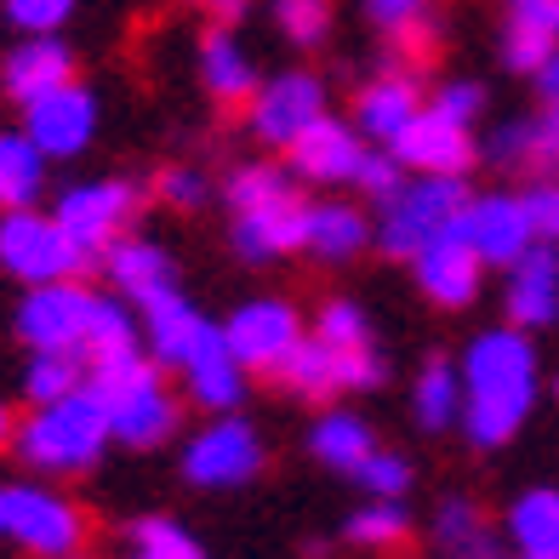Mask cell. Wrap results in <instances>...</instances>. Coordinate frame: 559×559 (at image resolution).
Returning a JSON list of instances; mask_svg holds the SVG:
<instances>
[{
  "label": "cell",
  "instance_id": "1",
  "mask_svg": "<svg viewBox=\"0 0 559 559\" xmlns=\"http://www.w3.org/2000/svg\"><path fill=\"white\" fill-rule=\"evenodd\" d=\"M537 405V348L520 325L479 332L463 354V428L468 445L497 451L525 428Z\"/></svg>",
  "mask_w": 559,
  "mask_h": 559
},
{
  "label": "cell",
  "instance_id": "2",
  "mask_svg": "<svg viewBox=\"0 0 559 559\" xmlns=\"http://www.w3.org/2000/svg\"><path fill=\"white\" fill-rule=\"evenodd\" d=\"M109 417H104V405H97L92 389H74L52 405H35V417L29 423H17V456L29 463L35 474H86L104 463V451H109Z\"/></svg>",
  "mask_w": 559,
  "mask_h": 559
},
{
  "label": "cell",
  "instance_id": "3",
  "mask_svg": "<svg viewBox=\"0 0 559 559\" xmlns=\"http://www.w3.org/2000/svg\"><path fill=\"white\" fill-rule=\"evenodd\" d=\"M86 389L97 394V405H104L109 417V435L120 445H160L171 440L177 428V400L166 389V377L143 360V354H126V360H109V366H92L86 371Z\"/></svg>",
  "mask_w": 559,
  "mask_h": 559
},
{
  "label": "cell",
  "instance_id": "4",
  "mask_svg": "<svg viewBox=\"0 0 559 559\" xmlns=\"http://www.w3.org/2000/svg\"><path fill=\"white\" fill-rule=\"evenodd\" d=\"M463 212H468L463 177H412V183H400V194L383 206L377 246L394 251V258H417L435 235H445L451 223H463Z\"/></svg>",
  "mask_w": 559,
  "mask_h": 559
},
{
  "label": "cell",
  "instance_id": "5",
  "mask_svg": "<svg viewBox=\"0 0 559 559\" xmlns=\"http://www.w3.org/2000/svg\"><path fill=\"white\" fill-rule=\"evenodd\" d=\"M92 258L63 235L58 217H46L35 206L23 212H0V269L23 286H58V280H74Z\"/></svg>",
  "mask_w": 559,
  "mask_h": 559
},
{
  "label": "cell",
  "instance_id": "6",
  "mask_svg": "<svg viewBox=\"0 0 559 559\" xmlns=\"http://www.w3.org/2000/svg\"><path fill=\"white\" fill-rule=\"evenodd\" d=\"M0 537H12L40 559H69L86 537V520L69 497L46 486H7L0 491Z\"/></svg>",
  "mask_w": 559,
  "mask_h": 559
},
{
  "label": "cell",
  "instance_id": "7",
  "mask_svg": "<svg viewBox=\"0 0 559 559\" xmlns=\"http://www.w3.org/2000/svg\"><path fill=\"white\" fill-rule=\"evenodd\" d=\"M258 468H263V440H258V428L240 423L235 412H217V423H206L183 445V474L200 491H235Z\"/></svg>",
  "mask_w": 559,
  "mask_h": 559
},
{
  "label": "cell",
  "instance_id": "8",
  "mask_svg": "<svg viewBox=\"0 0 559 559\" xmlns=\"http://www.w3.org/2000/svg\"><path fill=\"white\" fill-rule=\"evenodd\" d=\"M97 320V292L58 280V286H29V297L17 302V337L29 348H52V354H86Z\"/></svg>",
  "mask_w": 559,
  "mask_h": 559
},
{
  "label": "cell",
  "instance_id": "9",
  "mask_svg": "<svg viewBox=\"0 0 559 559\" xmlns=\"http://www.w3.org/2000/svg\"><path fill=\"white\" fill-rule=\"evenodd\" d=\"M138 212V189L126 177H97V183H74L58 194V223L63 235L86 251V258H104V251L126 235V223Z\"/></svg>",
  "mask_w": 559,
  "mask_h": 559
},
{
  "label": "cell",
  "instance_id": "10",
  "mask_svg": "<svg viewBox=\"0 0 559 559\" xmlns=\"http://www.w3.org/2000/svg\"><path fill=\"white\" fill-rule=\"evenodd\" d=\"M274 377L309 400H332L343 389H383V354L377 348H332L320 337H302Z\"/></svg>",
  "mask_w": 559,
  "mask_h": 559
},
{
  "label": "cell",
  "instance_id": "11",
  "mask_svg": "<svg viewBox=\"0 0 559 559\" xmlns=\"http://www.w3.org/2000/svg\"><path fill=\"white\" fill-rule=\"evenodd\" d=\"M223 337H228V348H235V360L246 371H280L292 360V348L302 343V320H297L292 302H280V297H251L223 320Z\"/></svg>",
  "mask_w": 559,
  "mask_h": 559
},
{
  "label": "cell",
  "instance_id": "12",
  "mask_svg": "<svg viewBox=\"0 0 559 559\" xmlns=\"http://www.w3.org/2000/svg\"><path fill=\"white\" fill-rule=\"evenodd\" d=\"M320 115H325V86L314 81L309 69L274 74V81H263L258 92H251V104H246L251 132H258L263 143H274V148H292Z\"/></svg>",
  "mask_w": 559,
  "mask_h": 559
},
{
  "label": "cell",
  "instance_id": "13",
  "mask_svg": "<svg viewBox=\"0 0 559 559\" xmlns=\"http://www.w3.org/2000/svg\"><path fill=\"white\" fill-rule=\"evenodd\" d=\"M23 132H29V143L46 160H74L97 138V97L81 81H69L58 92L35 97V104H23Z\"/></svg>",
  "mask_w": 559,
  "mask_h": 559
},
{
  "label": "cell",
  "instance_id": "14",
  "mask_svg": "<svg viewBox=\"0 0 559 559\" xmlns=\"http://www.w3.org/2000/svg\"><path fill=\"white\" fill-rule=\"evenodd\" d=\"M412 274L428 302H440V309H468L479 297V280H486V258L474 251L468 228L451 223L445 235H435L417 258H412Z\"/></svg>",
  "mask_w": 559,
  "mask_h": 559
},
{
  "label": "cell",
  "instance_id": "15",
  "mask_svg": "<svg viewBox=\"0 0 559 559\" xmlns=\"http://www.w3.org/2000/svg\"><path fill=\"white\" fill-rule=\"evenodd\" d=\"M389 148H394V160H400L405 171H417V177H463V171L474 166L468 126L445 120L440 109H423Z\"/></svg>",
  "mask_w": 559,
  "mask_h": 559
},
{
  "label": "cell",
  "instance_id": "16",
  "mask_svg": "<svg viewBox=\"0 0 559 559\" xmlns=\"http://www.w3.org/2000/svg\"><path fill=\"white\" fill-rule=\"evenodd\" d=\"M463 228H468L474 251L486 258V269H514L525 251L537 246V228H531L520 194H479V200H468Z\"/></svg>",
  "mask_w": 559,
  "mask_h": 559
},
{
  "label": "cell",
  "instance_id": "17",
  "mask_svg": "<svg viewBox=\"0 0 559 559\" xmlns=\"http://www.w3.org/2000/svg\"><path fill=\"white\" fill-rule=\"evenodd\" d=\"M302 246H309V206L297 194H280V200H263V206L235 212V251L246 263H274V258L302 251Z\"/></svg>",
  "mask_w": 559,
  "mask_h": 559
},
{
  "label": "cell",
  "instance_id": "18",
  "mask_svg": "<svg viewBox=\"0 0 559 559\" xmlns=\"http://www.w3.org/2000/svg\"><path fill=\"white\" fill-rule=\"evenodd\" d=\"M292 171L297 177H309V183H354L360 177V160H366V138H360V126H343L332 115H320L309 132H302L292 148Z\"/></svg>",
  "mask_w": 559,
  "mask_h": 559
},
{
  "label": "cell",
  "instance_id": "19",
  "mask_svg": "<svg viewBox=\"0 0 559 559\" xmlns=\"http://www.w3.org/2000/svg\"><path fill=\"white\" fill-rule=\"evenodd\" d=\"M508 320L520 332H543V325L559 320V246L537 240L525 258L508 269Z\"/></svg>",
  "mask_w": 559,
  "mask_h": 559
},
{
  "label": "cell",
  "instance_id": "20",
  "mask_svg": "<svg viewBox=\"0 0 559 559\" xmlns=\"http://www.w3.org/2000/svg\"><path fill=\"white\" fill-rule=\"evenodd\" d=\"M74 81V52L58 35H23L7 58H0V92L12 104H35V97L58 92Z\"/></svg>",
  "mask_w": 559,
  "mask_h": 559
},
{
  "label": "cell",
  "instance_id": "21",
  "mask_svg": "<svg viewBox=\"0 0 559 559\" xmlns=\"http://www.w3.org/2000/svg\"><path fill=\"white\" fill-rule=\"evenodd\" d=\"M177 371H183L189 400L206 405V412H235L240 394H246V366L235 360V348H228V337L217 332V325L200 337V348H194Z\"/></svg>",
  "mask_w": 559,
  "mask_h": 559
},
{
  "label": "cell",
  "instance_id": "22",
  "mask_svg": "<svg viewBox=\"0 0 559 559\" xmlns=\"http://www.w3.org/2000/svg\"><path fill=\"white\" fill-rule=\"evenodd\" d=\"M417 115H423V92H417L412 74H377V81H366L360 97H354V126H360V138L383 143V148H389Z\"/></svg>",
  "mask_w": 559,
  "mask_h": 559
},
{
  "label": "cell",
  "instance_id": "23",
  "mask_svg": "<svg viewBox=\"0 0 559 559\" xmlns=\"http://www.w3.org/2000/svg\"><path fill=\"white\" fill-rule=\"evenodd\" d=\"M206 332H212V320L200 314L189 297L160 292V297L143 302V337H148V354H155L160 366H183Z\"/></svg>",
  "mask_w": 559,
  "mask_h": 559
},
{
  "label": "cell",
  "instance_id": "24",
  "mask_svg": "<svg viewBox=\"0 0 559 559\" xmlns=\"http://www.w3.org/2000/svg\"><path fill=\"white\" fill-rule=\"evenodd\" d=\"M104 269H109V286L120 297H132L138 309L148 297H160V292H177V269H171V258L155 240H115L104 251Z\"/></svg>",
  "mask_w": 559,
  "mask_h": 559
},
{
  "label": "cell",
  "instance_id": "25",
  "mask_svg": "<svg viewBox=\"0 0 559 559\" xmlns=\"http://www.w3.org/2000/svg\"><path fill=\"white\" fill-rule=\"evenodd\" d=\"M200 81L217 104H251V92H258V69H251L246 46L228 35V29H212L200 40Z\"/></svg>",
  "mask_w": 559,
  "mask_h": 559
},
{
  "label": "cell",
  "instance_id": "26",
  "mask_svg": "<svg viewBox=\"0 0 559 559\" xmlns=\"http://www.w3.org/2000/svg\"><path fill=\"white\" fill-rule=\"evenodd\" d=\"M508 537L525 559L559 554V486H531L508 508Z\"/></svg>",
  "mask_w": 559,
  "mask_h": 559
},
{
  "label": "cell",
  "instance_id": "27",
  "mask_svg": "<svg viewBox=\"0 0 559 559\" xmlns=\"http://www.w3.org/2000/svg\"><path fill=\"white\" fill-rule=\"evenodd\" d=\"M309 451L320 468H337V474H354L377 451L371 440V423L354 417V412H325L314 428H309Z\"/></svg>",
  "mask_w": 559,
  "mask_h": 559
},
{
  "label": "cell",
  "instance_id": "28",
  "mask_svg": "<svg viewBox=\"0 0 559 559\" xmlns=\"http://www.w3.org/2000/svg\"><path fill=\"white\" fill-rule=\"evenodd\" d=\"M46 189V155L29 143V132H0V212L35 206Z\"/></svg>",
  "mask_w": 559,
  "mask_h": 559
},
{
  "label": "cell",
  "instance_id": "29",
  "mask_svg": "<svg viewBox=\"0 0 559 559\" xmlns=\"http://www.w3.org/2000/svg\"><path fill=\"white\" fill-rule=\"evenodd\" d=\"M412 412H417V423L428 428V435L463 423V366L428 360L423 377H417V389H412Z\"/></svg>",
  "mask_w": 559,
  "mask_h": 559
},
{
  "label": "cell",
  "instance_id": "30",
  "mask_svg": "<svg viewBox=\"0 0 559 559\" xmlns=\"http://www.w3.org/2000/svg\"><path fill=\"white\" fill-rule=\"evenodd\" d=\"M366 240H371V223L354 212V206H343V200L309 206V246H302V251H314V258H325V263H343Z\"/></svg>",
  "mask_w": 559,
  "mask_h": 559
},
{
  "label": "cell",
  "instance_id": "31",
  "mask_svg": "<svg viewBox=\"0 0 559 559\" xmlns=\"http://www.w3.org/2000/svg\"><path fill=\"white\" fill-rule=\"evenodd\" d=\"M435 543H440L451 559H497L491 531L479 525L474 502H463V497H445V502H440V514H435Z\"/></svg>",
  "mask_w": 559,
  "mask_h": 559
},
{
  "label": "cell",
  "instance_id": "32",
  "mask_svg": "<svg viewBox=\"0 0 559 559\" xmlns=\"http://www.w3.org/2000/svg\"><path fill=\"white\" fill-rule=\"evenodd\" d=\"M74 389H86L81 377V354H52V348H35L29 371H23V394H29L35 405H52Z\"/></svg>",
  "mask_w": 559,
  "mask_h": 559
},
{
  "label": "cell",
  "instance_id": "33",
  "mask_svg": "<svg viewBox=\"0 0 559 559\" xmlns=\"http://www.w3.org/2000/svg\"><path fill=\"white\" fill-rule=\"evenodd\" d=\"M405 531H412V514H405L400 502H389V497H371L366 508L348 514L343 537L360 543V548H394V543H405Z\"/></svg>",
  "mask_w": 559,
  "mask_h": 559
},
{
  "label": "cell",
  "instance_id": "34",
  "mask_svg": "<svg viewBox=\"0 0 559 559\" xmlns=\"http://www.w3.org/2000/svg\"><path fill=\"white\" fill-rule=\"evenodd\" d=\"M126 559H206V548H200L194 537L177 520H160L148 514L132 525V543H126Z\"/></svg>",
  "mask_w": 559,
  "mask_h": 559
},
{
  "label": "cell",
  "instance_id": "35",
  "mask_svg": "<svg viewBox=\"0 0 559 559\" xmlns=\"http://www.w3.org/2000/svg\"><path fill=\"white\" fill-rule=\"evenodd\" d=\"M269 12L292 46H320L332 35V0H269Z\"/></svg>",
  "mask_w": 559,
  "mask_h": 559
},
{
  "label": "cell",
  "instance_id": "36",
  "mask_svg": "<svg viewBox=\"0 0 559 559\" xmlns=\"http://www.w3.org/2000/svg\"><path fill=\"white\" fill-rule=\"evenodd\" d=\"M280 194H297L292 177L280 166H240L228 177V206L246 212V206H263V200H280Z\"/></svg>",
  "mask_w": 559,
  "mask_h": 559
},
{
  "label": "cell",
  "instance_id": "37",
  "mask_svg": "<svg viewBox=\"0 0 559 559\" xmlns=\"http://www.w3.org/2000/svg\"><path fill=\"white\" fill-rule=\"evenodd\" d=\"M354 479L371 491V497H389V502H400L405 491H412V463H405L400 451H371L360 468H354Z\"/></svg>",
  "mask_w": 559,
  "mask_h": 559
},
{
  "label": "cell",
  "instance_id": "38",
  "mask_svg": "<svg viewBox=\"0 0 559 559\" xmlns=\"http://www.w3.org/2000/svg\"><path fill=\"white\" fill-rule=\"evenodd\" d=\"M314 337L332 343V348H371V325H366V314L354 309V302L337 297V302H325V309H320Z\"/></svg>",
  "mask_w": 559,
  "mask_h": 559
},
{
  "label": "cell",
  "instance_id": "39",
  "mask_svg": "<svg viewBox=\"0 0 559 559\" xmlns=\"http://www.w3.org/2000/svg\"><path fill=\"white\" fill-rule=\"evenodd\" d=\"M0 12L23 35H58L74 12V0H0Z\"/></svg>",
  "mask_w": 559,
  "mask_h": 559
},
{
  "label": "cell",
  "instance_id": "40",
  "mask_svg": "<svg viewBox=\"0 0 559 559\" xmlns=\"http://www.w3.org/2000/svg\"><path fill=\"white\" fill-rule=\"evenodd\" d=\"M377 206H389V200L400 194V183H405V166L394 160V148H366V160H360V177H354Z\"/></svg>",
  "mask_w": 559,
  "mask_h": 559
},
{
  "label": "cell",
  "instance_id": "41",
  "mask_svg": "<svg viewBox=\"0 0 559 559\" xmlns=\"http://www.w3.org/2000/svg\"><path fill=\"white\" fill-rule=\"evenodd\" d=\"M520 200H525V217H531V228H537V240H554L559 246V177L531 183Z\"/></svg>",
  "mask_w": 559,
  "mask_h": 559
},
{
  "label": "cell",
  "instance_id": "42",
  "mask_svg": "<svg viewBox=\"0 0 559 559\" xmlns=\"http://www.w3.org/2000/svg\"><path fill=\"white\" fill-rule=\"evenodd\" d=\"M428 109H440V115L456 120V126H474L479 109H486V86H479V81H445L440 97H435Z\"/></svg>",
  "mask_w": 559,
  "mask_h": 559
},
{
  "label": "cell",
  "instance_id": "43",
  "mask_svg": "<svg viewBox=\"0 0 559 559\" xmlns=\"http://www.w3.org/2000/svg\"><path fill=\"white\" fill-rule=\"evenodd\" d=\"M360 7H366V17H371L383 35H405L412 23L435 17V7H428V0H360Z\"/></svg>",
  "mask_w": 559,
  "mask_h": 559
},
{
  "label": "cell",
  "instance_id": "44",
  "mask_svg": "<svg viewBox=\"0 0 559 559\" xmlns=\"http://www.w3.org/2000/svg\"><path fill=\"white\" fill-rule=\"evenodd\" d=\"M531 166L559 177V104H543V115L531 120Z\"/></svg>",
  "mask_w": 559,
  "mask_h": 559
},
{
  "label": "cell",
  "instance_id": "45",
  "mask_svg": "<svg viewBox=\"0 0 559 559\" xmlns=\"http://www.w3.org/2000/svg\"><path fill=\"white\" fill-rule=\"evenodd\" d=\"M486 155L497 166H531V120H502L486 143Z\"/></svg>",
  "mask_w": 559,
  "mask_h": 559
},
{
  "label": "cell",
  "instance_id": "46",
  "mask_svg": "<svg viewBox=\"0 0 559 559\" xmlns=\"http://www.w3.org/2000/svg\"><path fill=\"white\" fill-rule=\"evenodd\" d=\"M502 7H508L514 29H537V35L559 40V0H502Z\"/></svg>",
  "mask_w": 559,
  "mask_h": 559
},
{
  "label": "cell",
  "instance_id": "47",
  "mask_svg": "<svg viewBox=\"0 0 559 559\" xmlns=\"http://www.w3.org/2000/svg\"><path fill=\"white\" fill-rule=\"evenodd\" d=\"M160 194L171 200L177 212H189V206L206 200V177H200L194 166H171V171H160Z\"/></svg>",
  "mask_w": 559,
  "mask_h": 559
},
{
  "label": "cell",
  "instance_id": "48",
  "mask_svg": "<svg viewBox=\"0 0 559 559\" xmlns=\"http://www.w3.org/2000/svg\"><path fill=\"white\" fill-rule=\"evenodd\" d=\"M537 92H543V104H559V46H554V58L537 69Z\"/></svg>",
  "mask_w": 559,
  "mask_h": 559
},
{
  "label": "cell",
  "instance_id": "49",
  "mask_svg": "<svg viewBox=\"0 0 559 559\" xmlns=\"http://www.w3.org/2000/svg\"><path fill=\"white\" fill-rule=\"evenodd\" d=\"M200 7H206L217 23H240V17L251 12V0H200Z\"/></svg>",
  "mask_w": 559,
  "mask_h": 559
},
{
  "label": "cell",
  "instance_id": "50",
  "mask_svg": "<svg viewBox=\"0 0 559 559\" xmlns=\"http://www.w3.org/2000/svg\"><path fill=\"white\" fill-rule=\"evenodd\" d=\"M17 435V428H12V412H7V405H0V445H7Z\"/></svg>",
  "mask_w": 559,
  "mask_h": 559
},
{
  "label": "cell",
  "instance_id": "51",
  "mask_svg": "<svg viewBox=\"0 0 559 559\" xmlns=\"http://www.w3.org/2000/svg\"><path fill=\"white\" fill-rule=\"evenodd\" d=\"M543 559H559V554H543Z\"/></svg>",
  "mask_w": 559,
  "mask_h": 559
},
{
  "label": "cell",
  "instance_id": "52",
  "mask_svg": "<svg viewBox=\"0 0 559 559\" xmlns=\"http://www.w3.org/2000/svg\"><path fill=\"white\" fill-rule=\"evenodd\" d=\"M69 559H74V554H69Z\"/></svg>",
  "mask_w": 559,
  "mask_h": 559
}]
</instances>
